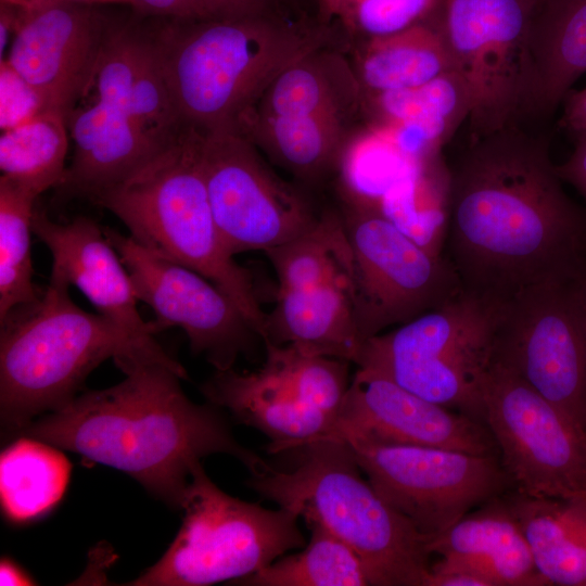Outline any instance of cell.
Masks as SVG:
<instances>
[{"label": "cell", "mask_w": 586, "mask_h": 586, "mask_svg": "<svg viewBox=\"0 0 586 586\" xmlns=\"http://www.w3.org/2000/svg\"><path fill=\"white\" fill-rule=\"evenodd\" d=\"M547 143L511 126L473 139L448 180V262L462 291L497 305L586 262V212Z\"/></svg>", "instance_id": "6da1fadb"}, {"label": "cell", "mask_w": 586, "mask_h": 586, "mask_svg": "<svg viewBox=\"0 0 586 586\" xmlns=\"http://www.w3.org/2000/svg\"><path fill=\"white\" fill-rule=\"evenodd\" d=\"M493 362L586 432V262L496 305Z\"/></svg>", "instance_id": "9c48e42d"}, {"label": "cell", "mask_w": 586, "mask_h": 586, "mask_svg": "<svg viewBox=\"0 0 586 586\" xmlns=\"http://www.w3.org/2000/svg\"><path fill=\"white\" fill-rule=\"evenodd\" d=\"M202 137L187 127L170 146L90 201L115 215L140 245L219 286L264 340L266 314L252 275L235 263L213 216L201 164Z\"/></svg>", "instance_id": "8992f818"}, {"label": "cell", "mask_w": 586, "mask_h": 586, "mask_svg": "<svg viewBox=\"0 0 586 586\" xmlns=\"http://www.w3.org/2000/svg\"><path fill=\"white\" fill-rule=\"evenodd\" d=\"M507 496L547 584L586 586V497Z\"/></svg>", "instance_id": "83f0119b"}, {"label": "cell", "mask_w": 586, "mask_h": 586, "mask_svg": "<svg viewBox=\"0 0 586 586\" xmlns=\"http://www.w3.org/2000/svg\"><path fill=\"white\" fill-rule=\"evenodd\" d=\"M364 100L365 92L346 48L327 44L288 65L249 114L337 115L356 119L364 114Z\"/></svg>", "instance_id": "cb8c5ba5"}, {"label": "cell", "mask_w": 586, "mask_h": 586, "mask_svg": "<svg viewBox=\"0 0 586 586\" xmlns=\"http://www.w3.org/2000/svg\"><path fill=\"white\" fill-rule=\"evenodd\" d=\"M562 103L560 127L576 136L586 133V86L577 91H570Z\"/></svg>", "instance_id": "b9f144b4"}, {"label": "cell", "mask_w": 586, "mask_h": 586, "mask_svg": "<svg viewBox=\"0 0 586 586\" xmlns=\"http://www.w3.org/2000/svg\"><path fill=\"white\" fill-rule=\"evenodd\" d=\"M67 115L47 110L34 119L2 131V177L34 193L58 187L65 174L68 146Z\"/></svg>", "instance_id": "4dcf8cb0"}, {"label": "cell", "mask_w": 586, "mask_h": 586, "mask_svg": "<svg viewBox=\"0 0 586 586\" xmlns=\"http://www.w3.org/2000/svg\"><path fill=\"white\" fill-rule=\"evenodd\" d=\"M93 86L97 98L128 115L158 151L187 128L173 101L148 18H131L116 28L101 54Z\"/></svg>", "instance_id": "d6986e66"}, {"label": "cell", "mask_w": 586, "mask_h": 586, "mask_svg": "<svg viewBox=\"0 0 586 586\" xmlns=\"http://www.w3.org/2000/svg\"><path fill=\"white\" fill-rule=\"evenodd\" d=\"M278 277V290H304L352 282L353 254L340 211L322 209L296 238L264 252Z\"/></svg>", "instance_id": "f546056e"}, {"label": "cell", "mask_w": 586, "mask_h": 586, "mask_svg": "<svg viewBox=\"0 0 586 586\" xmlns=\"http://www.w3.org/2000/svg\"><path fill=\"white\" fill-rule=\"evenodd\" d=\"M123 372L118 384L78 395L21 435L123 471L179 511L192 472L206 456H232L252 476L270 469L235 440L221 408L186 396L179 380L187 372L156 362Z\"/></svg>", "instance_id": "7a4b0ae2"}, {"label": "cell", "mask_w": 586, "mask_h": 586, "mask_svg": "<svg viewBox=\"0 0 586 586\" xmlns=\"http://www.w3.org/2000/svg\"><path fill=\"white\" fill-rule=\"evenodd\" d=\"M66 120L75 152L56 187L64 195L91 200L162 152L128 115L98 99L86 106H75Z\"/></svg>", "instance_id": "7402d4cb"}, {"label": "cell", "mask_w": 586, "mask_h": 586, "mask_svg": "<svg viewBox=\"0 0 586 586\" xmlns=\"http://www.w3.org/2000/svg\"><path fill=\"white\" fill-rule=\"evenodd\" d=\"M104 232L126 267L135 294L155 313V333L181 328L195 355L216 371L251 357L264 341L232 298L198 271L160 256L111 228Z\"/></svg>", "instance_id": "9a60e30c"}, {"label": "cell", "mask_w": 586, "mask_h": 586, "mask_svg": "<svg viewBox=\"0 0 586 586\" xmlns=\"http://www.w3.org/2000/svg\"><path fill=\"white\" fill-rule=\"evenodd\" d=\"M201 164L214 219L233 256L281 245L309 229L322 212L240 132L203 133Z\"/></svg>", "instance_id": "5bb4252c"}, {"label": "cell", "mask_w": 586, "mask_h": 586, "mask_svg": "<svg viewBox=\"0 0 586 586\" xmlns=\"http://www.w3.org/2000/svg\"><path fill=\"white\" fill-rule=\"evenodd\" d=\"M339 211L353 254V295L365 342L462 291L448 259L404 233L377 203L343 196Z\"/></svg>", "instance_id": "8fae6325"}, {"label": "cell", "mask_w": 586, "mask_h": 586, "mask_svg": "<svg viewBox=\"0 0 586 586\" xmlns=\"http://www.w3.org/2000/svg\"><path fill=\"white\" fill-rule=\"evenodd\" d=\"M430 20L349 46L366 94L420 86L455 69L441 22Z\"/></svg>", "instance_id": "4316f807"}, {"label": "cell", "mask_w": 586, "mask_h": 586, "mask_svg": "<svg viewBox=\"0 0 586 586\" xmlns=\"http://www.w3.org/2000/svg\"><path fill=\"white\" fill-rule=\"evenodd\" d=\"M173 101L184 127L239 132L271 81L292 62L340 31L300 1L230 18H148Z\"/></svg>", "instance_id": "3957f363"}, {"label": "cell", "mask_w": 586, "mask_h": 586, "mask_svg": "<svg viewBox=\"0 0 586 586\" xmlns=\"http://www.w3.org/2000/svg\"><path fill=\"white\" fill-rule=\"evenodd\" d=\"M444 0H313L320 17L342 35L347 48L425 21Z\"/></svg>", "instance_id": "74e56055"}, {"label": "cell", "mask_w": 586, "mask_h": 586, "mask_svg": "<svg viewBox=\"0 0 586 586\" xmlns=\"http://www.w3.org/2000/svg\"><path fill=\"white\" fill-rule=\"evenodd\" d=\"M347 444L377 493L426 540L513 489L499 457L424 446Z\"/></svg>", "instance_id": "4fadbf2b"}, {"label": "cell", "mask_w": 586, "mask_h": 586, "mask_svg": "<svg viewBox=\"0 0 586 586\" xmlns=\"http://www.w3.org/2000/svg\"><path fill=\"white\" fill-rule=\"evenodd\" d=\"M364 114L374 126H424L449 138L469 118L470 94L461 75L453 69L420 86L365 93Z\"/></svg>", "instance_id": "1f68e13d"}, {"label": "cell", "mask_w": 586, "mask_h": 586, "mask_svg": "<svg viewBox=\"0 0 586 586\" xmlns=\"http://www.w3.org/2000/svg\"><path fill=\"white\" fill-rule=\"evenodd\" d=\"M530 53L528 112L548 114L586 73V0H539Z\"/></svg>", "instance_id": "484cf974"}, {"label": "cell", "mask_w": 586, "mask_h": 586, "mask_svg": "<svg viewBox=\"0 0 586 586\" xmlns=\"http://www.w3.org/2000/svg\"><path fill=\"white\" fill-rule=\"evenodd\" d=\"M266 342L356 365L365 340L356 315L353 283L278 290L275 308L266 314Z\"/></svg>", "instance_id": "603a6c76"}, {"label": "cell", "mask_w": 586, "mask_h": 586, "mask_svg": "<svg viewBox=\"0 0 586 586\" xmlns=\"http://www.w3.org/2000/svg\"><path fill=\"white\" fill-rule=\"evenodd\" d=\"M38 196L0 178V321L14 309L36 302L33 282L31 219Z\"/></svg>", "instance_id": "836d02e7"}, {"label": "cell", "mask_w": 586, "mask_h": 586, "mask_svg": "<svg viewBox=\"0 0 586 586\" xmlns=\"http://www.w3.org/2000/svg\"><path fill=\"white\" fill-rule=\"evenodd\" d=\"M264 347V364L286 383L303 404L323 412L333 424L351 383V362L308 354L292 345L266 342Z\"/></svg>", "instance_id": "e575fe53"}, {"label": "cell", "mask_w": 586, "mask_h": 586, "mask_svg": "<svg viewBox=\"0 0 586 586\" xmlns=\"http://www.w3.org/2000/svg\"><path fill=\"white\" fill-rule=\"evenodd\" d=\"M381 127L357 129L344 152V195L377 203L384 192L415 165Z\"/></svg>", "instance_id": "8d00e7d4"}, {"label": "cell", "mask_w": 586, "mask_h": 586, "mask_svg": "<svg viewBox=\"0 0 586 586\" xmlns=\"http://www.w3.org/2000/svg\"><path fill=\"white\" fill-rule=\"evenodd\" d=\"M98 1H124V2H128V0H98Z\"/></svg>", "instance_id": "bcb514c9"}, {"label": "cell", "mask_w": 586, "mask_h": 586, "mask_svg": "<svg viewBox=\"0 0 586 586\" xmlns=\"http://www.w3.org/2000/svg\"><path fill=\"white\" fill-rule=\"evenodd\" d=\"M496 305L461 291L442 306L368 339L357 367L485 422L483 386L493 365Z\"/></svg>", "instance_id": "ba28073f"}, {"label": "cell", "mask_w": 586, "mask_h": 586, "mask_svg": "<svg viewBox=\"0 0 586 586\" xmlns=\"http://www.w3.org/2000/svg\"><path fill=\"white\" fill-rule=\"evenodd\" d=\"M68 286L51 276L36 302L0 321V417L9 437L69 404L107 358L122 371L139 362L166 365L113 321L78 307Z\"/></svg>", "instance_id": "5b68a950"}, {"label": "cell", "mask_w": 586, "mask_h": 586, "mask_svg": "<svg viewBox=\"0 0 586 586\" xmlns=\"http://www.w3.org/2000/svg\"><path fill=\"white\" fill-rule=\"evenodd\" d=\"M310 538L296 553L282 556L238 582L246 586H372L361 558L318 524H307Z\"/></svg>", "instance_id": "d6a6232c"}, {"label": "cell", "mask_w": 586, "mask_h": 586, "mask_svg": "<svg viewBox=\"0 0 586 586\" xmlns=\"http://www.w3.org/2000/svg\"><path fill=\"white\" fill-rule=\"evenodd\" d=\"M507 493L485 501L429 539L431 555L441 557L431 568L466 571L487 586L548 585L535 565Z\"/></svg>", "instance_id": "ffe728a7"}, {"label": "cell", "mask_w": 586, "mask_h": 586, "mask_svg": "<svg viewBox=\"0 0 586 586\" xmlns=\"http://www.w3.org/2000/svg\"><path fill=\"white\" fill-rule=\"evenodd\" d=\"M31 228L52 255L51 276L78 288L100 315L116 323L150 356L182 368L155 341L151 321L140 316L129 273L104 229L84 216L56 222L37 207Z\"/></svg>", "instance_id": "ac0fdd59"}, {"label": "cell", "mask_w": 586, "mask_h": 586, "mask_svg": "<svg viewBox=\"0 0 586 586\" xmlns=\"http://www.w3.org/2000/svg\"><path fill=\"white\" fill-rule=\"evenodd\" d=\"M558 176L563 182L575 188L586 202V133L576 136V144L562 164L556 165Z\"/></svg>", "instance_id": "60d3db41"}, {"label": "cell", "mask_w": 586, "mask_h": 586, "mask_svg": "<svg viewBox=\"0 0 586 586\" xmlns=\"http://www.w3.org/2000/svg\"><path fill=\"white\" fill-rule=\"evenodd\" d=\"M298 0H128L143 18L208 21L260 13Z\"/></svg>", "instance_id": "f35d334b"}, {"label": "cell", "mask_w": 586, "mask_h": 586, "mask_svg": "<svg viewBox=\"0 0 586 586\" xmlns=\"http://www.w3.org/2000/svg\"><path fill=\"white\" fill-rule=\"evenodd\" d=\"M322 438L499 457L485 422L425 399L362 367L357 368L337 416Z\"/></svg>", "instance_id": "e0dca14e"}, {"label": "cell", "mask_w": 586, "mask_h": 586, "mask_svg": "<svg viewBox=\"0 0 586 586\" xmlns=\"http://www.w3.org/2000/svg\"><path fill=\"white\" fill-rule=\"evenodd\" d=\"M484 419L513 489L533 497H586V432L520 377L493 362Z\"/></svg>", "instance_id": "7c38bea8"}, {"label": "cell", "mask_w": 586, "mask_h": 586, "mask_svg": "<svg viewBox=\"0 0 586 586\" xmlns=\"http://www.w3.org/2000/svg\"><path fill=\"white\" fill-rule=\"evenodd\" d=\"M295 450L291 468L270 467L251 475L249 487L348 545L364 561L372 586H428L426 538L362 477L351 446L319 438Z\"/></svg>", "instance_id": "277c9868"}, {"label": "cell", "mask_w": 586, "mask_h": 586, "mask_svg": "<svg viewBox=\"0 0 586 586\" xmlns=\"http://www.w3.org/2000/svg\"><path fill=\"white\" fill-rule=\"evenodd\" d=\"M98 0H34L20 5L9 64L66 115L93 86L111 34L124 16ZM2 59V60H3Z\"/></svg>", "instance_id": "2e32d148"}, {"label": "cell", "mask_w": 586, "mask_h": 586, "mask_svg": "<svg viewBox=\"0 0 586 586\" xmlns=\"http://www.w3.org/2000/svg\"><path fill=\"white\" fill-rule=\"evenodd\" d=\"M34 581L20 566L9 559L0 565V585H34Z\"/></svg>", "instance_id": "ee69618b"}, {"label": "cell", "mask_w": 586, "mask_h": 586, "mask_svg": "<svg viewBox=\"0 0 586 586\" xmlns=\"http://www.w3.org/2000/svg\"><path fill=\"white\" fill-rule=\"evenodd\" d=\"M20 5L0 1V53L3 59L10 38L12 39L18 21Z\"/></svg>", "instance_id": "7bdbcfd3"}, {"label": "cell", "mask_w": 586, "mask_h": 586, "mask_svg": "<svg viewBox=\"0 0 586 586\" xmlns=\"http://www.w3.org/2000/svg\"><path fill=\"white\" fill-rule=\"evenodd\" d=\"M428 163L415 165L384 192L377 205L404 233L426 250L440 254L436 239L447 227L448 195L443 196L429 173Z\"/></svg>", "instance_id": "d590c367"}, {"label": "cell", "mask_w": 586, "mask_h": 586, "mask_svg": "<svg viewBox=\"0 0 586 586\" xmlns=\"http://www.w3.org/2000/svg\"><path fill=\"white\" fill-rule=\"evenodd\" d=\"M50 110L41 93L3 59L0 61V128L21 126Z\"/></svg>", "instance_id": "ab89813d"}, {"label": "cell", "mask_w": 586, "mask_h": 586, "mask_svg": "<svg viewBox=\"0 0 586 586\" xmlns=\"http://www.w3.org/2000/svg\"><path fill=\"white\" fill-rule=\"evenodd\" d=\"M355 120L337 115L258 116L249 114L239 132L259 151L309 187L340 171Z\"/></svg>", "instance_id": "d4e9b609"}, {"label": "cell", "mask_w": 586, "mask_h": 586, "mask_svg": "<svg viewBox=\"0 0 586 586\" xmlns=\"http://www.w3.org/2000/svg\"><path fill=\"white\" fill-rule=\"evenodd\" d=\"M180 511L181 527L166 552L127 585L237 584L306 544L296 514L228 495L202 463L192 472Z\"/></svg>", "instance_id": "52a82bcc"}, {"label": "cell", "mask_w": 586, "mask_h": 586, "mask_svg": "<svg viewBox=\"0 0 586 586\" xmlns=\"http://www.w3.org/2000/svg\"><path fill=\"white\" fill-rule=\"evenodd\" d=\"M0 1L16 4V5H22L34 0H0Z\"/></svg>", "instance_id": "f6af8a7d"}, {"label": "cell", "mask_w": 586, "mask_h": 586, "mask_svg": "<svg viewBox=\"0 0 586 586\" xmlns=\"http://www.w3.org/2000/svg\"><path fill=\"white\" fill-rule=\"evenodd\" d=\"M539 0H444L442 29L470 94L471 138L528 113L530 39Z\"/></svg>", "instance_id": "30bf717a"}, {"label": "cell", "mask_w": 586, "mask_h": 586, "mask_svg": "<svg viewBox=\"0 0 586 586\" xmlns=\"http://www.w3.org/2000/svg\"><path fill=\"white\" fill-rule=\"evenodd\" d=\"M61 448L23 435L0 457V498L4 515L27 522L49 512L63 497L71 463Z\"/></svg>", "instance_id": "f1b7e54d"}, {"label": "cell", "mask_w": 586, "mask_h": 586, "mask_svg": "<svg viewBox=\"0 0 586 586\" xmlns=\"http://www.w3.org/2000/svg\"><path fill=\"white\" fill-rule=\"evenodd\" d=\"M208 403L269 438L270 454L291 451L324 437L332 420L303 404L267 365L251 372L216 371L201 388Z\"/></svg>", "instance_id": "44dd1931"}]
</instances>
